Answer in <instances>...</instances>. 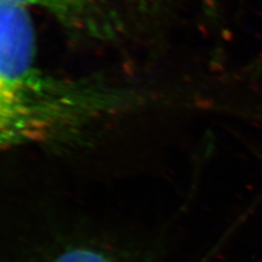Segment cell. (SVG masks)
<instances>
[{
	"label": "cell",
	"instance_id": "obj_4",
	"mask_svg": "<svg viewBox=\"0 0 262 262\" xmlns=\"http://www.w3.org/2000/svg\"><path fill=\"white\" fill-rule=\"evenodd\" d=\"M133 1H135L136 3H138L141 6H147V5L150 4L152 0H133Z\"/></svg>",
	"mask_w": 262,
	"mask_h": 262
},
{
	"label": "cell",
	"instance_id": "obj_3",
	"mask_svg": "<svg viewBox=\"0 0 262 262\" xmlns=\"http://www.w3.org/2000/svg\"><path fill=\"white\" fill-rule=\"evenodd\" d=\"M53 262H113L103 254L89 249H73L61 253Z\"/></svg>",
	"mask_w": 262,
	"mask_h": 262
},
{
	"label": "cell",
	"instance_id": "obj_1",
	"mask_svg": "<svg viewBox=\"0 0 262 262\" xmlns=\"http://www.w3.org/2000/svg\"><path fill=\"white\" fill-rule=\"evenodd\" d=\"M29 13L0 17V136L5 148L71 140L94 122L131 103V94L90 82L48 75L35 63Z\"/></svg>",
	"mask_w": 262,
	"mask_h": 262
},
{
	"label": "cell",
	"instance_id": "obj_2",
	"mask_svg": "<svg viewBox=\"0 0 262 262\" xmlns=\"http://www.w3.org/2000/svg\"><path fill=\"white\" fill-rule=\"evenodd\" d=\"M44 10L70 34L110 41L122 30L121 19L106 0H1Z\"/></svg>",
	"mask_w": 262,
	"mask_h": 262
}]
</instances>
